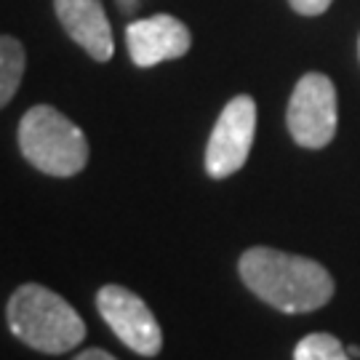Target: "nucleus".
Returning <instances> with one entry per match:
<instances>
[{
    "instance_id": "f8f14e48",
    "label": "nucleus",
    "mask_w": 360,
    "mask_h": 360,
    "mask_svg": "<svg viewBox=\"0 0 360 360\" xmlns=\"http://www.w3.org/2000/svg\"><path fill=\"white\" fill-rule=\"evenodd\" d=\"M75 360H117V358H112V355L104 352V349H83Z\"/></svg>"
},
{
    "instance_id": "423d86ee",
    "label": "nucleus",
    "mask_w": 360,
    "mask_h": 360,
    "mask_svg": "<svg viewBox=\"0 0 360 360\" xmlns=\"http://www.w3.org/2000/svg\"><path fill=\"white\" fill-rule=\"evenodd\" d=\"M96 309L112 334L129 349L144 358H153L163 347V331L155 321L153 309L144 304L142 296L123 288V285H104L96 294Z\"/></svg>"
},
{
    "instance_id": "39448f33",
    "label": "nucleus",
    "mask_w": 360,
    "mask_h": 360,
    "mask_svg": "<svg viewBox=\"0 0 360 360\" xmlns=\"http://www.w3.org/2000/svg\"><path fill=\"white\" fill-rule=\"evenodd\" d=\"M257 134V102L251 96H235L224 104L206 147V171L214 179H227L248 160Z\"/></svg>"
},
{
    "instance_id": "f257e3e1",
    "label": "nucleus",
    "mask_w": 360,
    "mask_h": 360,
    "mask_svg": "<svg viewBox=\"0 0 360 360\" xmlns=\"http://www.w3.org/2000/svg\"><path fill=\"white\" fill-rule=\"evenodd\" d=\"M238 272L251 294L288 315L321 309L334 296V278L323 264L264 245L248 248Z\"/></svg>"
},
{
    "instance_id": "9d476101",
    "label": "nucleus",
    "mask_w": 360,
    "mask_h": 360,
    "mask_svg": "<svg viewBox=\"0 0 360 360\" xmlns=\"http://www.w3.org/2000/svg\"><path fill=\"white\" fill-rule=\"evenodd\" d=\"M294 360H352V355L336 336L309 334L296 345Z\"/></svg>"
},
{
    "instance_id": "ddd939ff",
    "label": "nucleus",
    "mask_w": 360,
    "mask_h": 360,
    "mask_svg": "<svg viewBox=\"0 0 360 360\" xmlns=\"http://www.w3.org/2000/svg\"><path fill=\"white\" fill-rule=\"evenodd\" d=\"M117 6H120L123 11H134V8H136V0H117Z\"/></svg>"
},
{
    "instance_id": "6e6552de",
    "label": "nucleus",
    "mask_w": 360,
    "mask_h": 360,
    "mask_svg": "<svg viewBox=\"0 0 360 360\" xmlns=\"http://www.w3.org/2000/svg\"><path fill=\"white\" fill-rule=\"evenodd\" d=\"M65 32L96 62L112 59L115 40L102 0H53Z\"/></svg>"
},
{
    "instance_id": "9b49d317",
    "label": "nucleus",
    "mask_w": 360,
    "mask_h": 360,
    "mask_svg": "<svg viewBox=\"0 0 360 360\" xmlns=\"http://www.w3.org/2000/svg\"><path fill=\"white\" fill-rule=\"evenodd\" d=\"M291 3V8L296 13H302V16H318L323 13L328 6H331V0H288Z\"/></svg>"
},
{
    "instance_id": "f03ea898",
    "label": "nucleus",
    "mask_w": 360,
    "mask_h": 360,
    "mask_svg": "<svg viewBox=\"0 0 360 360\" xmlns=\"http://www.w3.org/2000/svg\"><path fill=\"white\" fill-rule=\"evenodd\" d=\"M11 334L46 355H65L86 339V323L65 296L40 283H25L6 304Z\"/></svg>"
},
{
    "instance_id": "7ed1b4c3",
    "label": "nucleus",
    "mask_w": 360,
    "mask_h": 360,
    "mask_svg": "<svg viewBox=\"0 0 360 360\" xmlns=\"http://www.w3.org/2000/svg\"><path fill=\"white\" fill-rule=\"evenodd\" d=\"M19 150L46 176L70 179L89 163V139L56 107H30L19 120Z\"/></svg>"
},
{
    "instance_id": "0eeeda50",
    "label": "nucleus",
    "mask_w": 360,
    "mask_h": 360,
    "mask_svg": "<svg viewBox=\"0 0 360 360\" xmlns=\"http://www.w3.org/2000/svg\"><path fill=\"white\" fill-rule=\"evenodd\" d=\"M126 46L131 62L136 67H155L168 59L184 56L193 46V35L176 16L155 13L126 27Z\"/></svg>"
},
{
    "instance_id": "20e7f679",
    "label": "nucleus",
    "mask_w": 360,
    "mask_h": 360,
    "mask_svg": "<svg viewBox=\"0 0 360 360\" xmlns=\"http://www.w3.org/2000/svg\"><path fill=\"white\" fill-rule=\"evenodd\" d=\"M285 123L296 144L307 150L326 147L334 139L339 123L334 83L321 72H307L291 94Z\"/></svg>"
},
{
    "instance_id": "1a4fd4ad",
    "label": "nucleus",
    "mask_w": 360,
    "mask_h": 360,
    "mask_svg": "<svg viewBox=\"0 0 360 360\" xmlns=\"http://www.w3.org/2000/svg\"><path fill=\"white\" fill-rule=\"evenodd\" d=\"M27 56L22 43L11 35H0V110L11 102L25 75Z\"/></svg>"
}]
</instances>
